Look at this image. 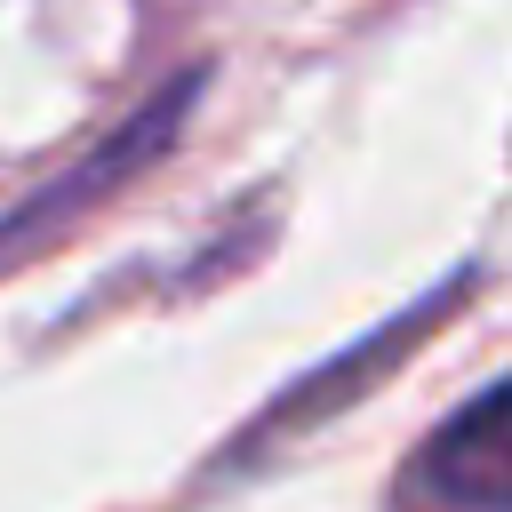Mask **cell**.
Here are the masks:
<instances>
[{
  "label": "cell",
  "mask_w": 512,
  "mask_h": 512,
  "mask_svg": "<svg viewBox=\"0 0 512 512\" xmlns=\"http://www.w3.org/2000/svg\"><path fill=\"white\" fill-rule=\"evenodd\" d=\"M512 392L480 384L408 464L400 512H512Z\"/></svg>",
  "instance_id": "cell-1"
}]
</instances>
